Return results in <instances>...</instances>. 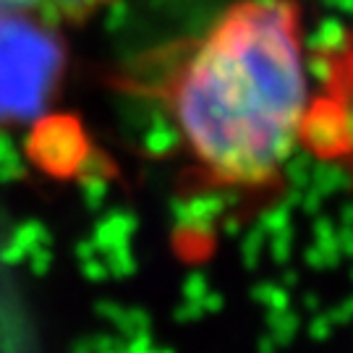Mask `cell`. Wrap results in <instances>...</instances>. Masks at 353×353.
Wrapping results in <instances>:
<instances>
[{
	"instance_id": "obj_2",
	"label": "cell",
	"mask_w": 353,
	"mask_h": 353,
	"mask_svg": "<svg viewBox=\"0 0 353 353\" xmlns=\"http://www.w3.org/2000/svg\"><path fill=\"white\" fill-rule=\"evenodd\" d=\"M58 29L0 19V121L26 118L50 97L61 76Z\"/></svg>"
},
{
	"instance_id": "obj_3",
	"label": "cell",
	"mask_w": 353,
	"mask_h": 353,
	"mask_svg": "<svg viewBox=\"0 0 353 353\" xmlns=\"http://www.w3.org/2000/svg\"><path fill=\"white\" fill-rule=\"evenodd\" d=\"M113 0H0V19H21L63 29L94 19Z\"/></svg>"
},
{
	"instance_id": "obj_1",
	"label": "cell",
	"mask_w": 353,
	"mask_h": 353,
	"mask_svg": "<svg viewBox=\"0 0 353 353\" xmlns=\"http://www.w3.org/2000/svg\"><path fill=\"white\" fill-rule=\"evenodd\" d=\"M157 92L202 178L233 191L278 183L309 110L301 6L230 3L181 45Z\"/></svg>"
}]
</instances>
